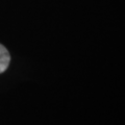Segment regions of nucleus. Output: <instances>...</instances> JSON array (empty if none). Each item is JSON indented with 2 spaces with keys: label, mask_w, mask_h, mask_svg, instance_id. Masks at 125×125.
Returning a JSON list of instances; mask_svg holds the SVG:
<instances>
[{
  "label": "nucleus",
  "mask_w": 125,
  "mask_h": 125,
  "mask_svg": "<svg viewBox=\"0 0 125 125\" xmlns=\"http://www.w3.org/2000/svg\"><path fill=\"white\" fill-rule=\"evenodd\" d=\"M10 62V55L7 49L0 44V73H3L7 69Z\"/></svg>",
  "instance_id": "obj_1"
}]
</instances>
